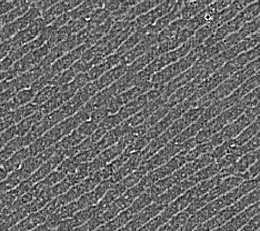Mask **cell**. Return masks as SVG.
I'll use <instances>...</instances> for the list:
<instances>
[{
  "instance_id": "29",
  "label": "cell",
  "mask_w": 260,
  "mask_h": 231,
  "mask_svg": "<svg viewBox=\"0 0 260 231\" xmlns=\"http://www.w3.org/2000/svg\"><path fill=\"white\" fill-rule=\"evenodd\" d=\"M29 151H28V148H22L19 151H17L16 153H14L13 156H11L7 161H5L3 163V167L8 171V173H13V171L19 169L22 163L26 161L27 158H29Z\"/></svg>"
},
{
  "instance_id": "23",
  "label": "cell",
  "mask_w": 260,
  "mask_h": 231,
  "mask_svg": "<svg viewBox=\"0 0 260 231\" xmlns=\"http://www.w3.org/2000/svg\"><path fill=\"white\" fill-rule=\"evenodd\" d=\"M103 6L104 2H100V0H86V2H81V4L77 6L75 9L69 11V15L72 20H77L80 18L88 17L93 10L103 8Z\"/></svg>"
},
{
  "instance_id": "17",
  "label": "cell",
  "mask_w": 260,
  "mask_h": 231,
  "mask_svg": "<svg viewBox=\"0 0 260 231\" xmlns=\"http://www.w3.org/2000/svg\"><path fill=\"white\" fill-rule=\"evenodd\" d=\"M192 35H193V32L191 30H189V29L185 28L184 30H181L179 34L174 36V37H171L170 39L164 41V43L156 45L158 56L160 57L161 55H164V53H167L169 51H173L177 48H179L181 45L186 44L187 41L192 37Z\"/></svg>"
},
{
  "instance_id": "34",
  "label": "cell",
  "mask_w": 260,
  "mask_h": 231,
  "mask_svg": "<svg viewBox=\"0 0 260 231\" xmlns=\"http://www.w3.org/2000/svg\"><path fill=\"white\" fill-rule=\"evenodd\" d=\"M66 103V100H64L63 96L60 93L58 92L57 94H55L54 97L50 98L48 102H46L45 104H43L41 106H39V109L38 111L40 112L43 116H47L51 114L52 111H55L57 109L60 108V107Z\"/></svg>"
},
{
  "instance_id": "56",
  "label": "cell",
  "mask_w": 260,
  "mask_h": 231,
  "mask_svg": "<svg viewBox=\"0 0 260 231\" xmlns=\"http://www.w3.org/2000/svg\"><path fill=\"white\" fill-rule=\"evenodd\" d=\"M73 231H92V230L90 229L89 224H88V222H87V223H85V224H82V226H80V227H78V228L74 229Z\"/></svg>"
},
{
  "instance_id": "8",
  "label": "cell",
  "mask_w": 260,
  "mask_h": 231,
  "mask_svg": "<svg viewBox=\"0 0 260 231\" xmlns=\"http://www.w3.org/2000/svg\"><path fill=\"white\" fill-rule=\"evenodd\" d=\"M177 0H165V2H161L155 8L148 11L147 14L140 16L134 21L136 29H141L153 25L158 19H160L161 17L170 13L175 8Z\"/></svg>"
},
{
  "instance_id": "19",
  "label": "cell",
  "mask_w": 260,
  "mask_h": 231,
  "mask_svg": "<svg viewBox=\"0 0 260 231\" xmlns=\"http://www.w3.org/2000/svg\"><path fill=\"white\" fill-rule=\"evenodd\" d=\"M120 60H121V57L115 52L112 53V55L108 56L107 58H105V60L103 62L96 64V66H92L91 69L87 73L90 81L92 82L94 80H97L100 76H103L105 73H107L108 70L118 66V64H120Z\"/></svg>"
},
{
  "instance_id": "9",
  "label": "cell",
  "mask_w": 260,
  "mask_h": 231,
  "mask_svg": "<svg viewBox=\"0 0 260 231\" xmlns=\"http://www.w3.org/2000/svg\"><path fill=\"white\" fill-rule=\"evenodd\" d=\"M46 23L44 22L43 18H38V19L31 22L27 28L23 29V30L17 32L13 38L10 39L11 45H13V48H19V47L25 46L29 43H31L34 39H36L40 32L46 28Z\"/></svg>"
},
{
  "instance_id": "31",
  "label": "cell",
  "mask_w": 260,
  "mask_h": 231,
  "mask_svg": "<svg viewBox=\"0 0 260 231\" xmlns=\"http://www.w3.org/2000/svg\"><path fill=\"white\" fill-rule=\"evenodd\" d=\"M190 217L191 215L187 210L181 211L179 213H177L176 216L171 218L168 222L165 223L164 226L161 228H159L157 231H177L180 227L184 226Z\"/></svg>"
},
{
  "instance_id": "2",
  "label": "cell",
  "mask_w": 260,
  "mask_h": 231,
  "mask_svg": "<svg viewBox=\"0 0 260 231\" xmlns=\"http://www.w3.org/2000/svg\"><path fill=\"white\" fill-rule=\"evenodd\" d=\"M258 201H260V187L239 199L237 203H235L232 206L221 210L220 212H218L215 217H212L210 220L205 222L200 227L203 228L204 231H212L217 228H220L223 224H226L228 221L232 220L234 217L237 216L238 213L247 209L248 207L257 204Z\"/></svg>"
},
{
  "instance_id": "35",
  "label": "cell",
  "mask_w": 260,
  "mask_h": 231,
  "mask_svg": "<svg viewBox=\"0 0 260 231\" xmlns=\"http://www.w3.org/2000/svg\"><path fill=\"white\" fill-rule=\"evenodd\" d=\"M215 147L212 146L211 142L208 140L206 142H203V144H199L196 147L191 149L189 152H187L185 157H186V161L187 162H190L193 161V160H196L197 158H199L200 156H204L207 155V153H211L214 151Z\"/></svg>"
},
{
  "instance_id": "51",
  "label": "cell",
  "mask_w": 260,
  "mask_h": 231,
  "mask_svg": "<svg viewBox=\"0 0 260 231\" xmlns=\"http://www.w3.org/2000/svg\"><path fill=\"white\" fill-rule=\"evenodd\" d=\"M121 5V0H105L103 8L108 11V13L111 15L112 13L120 7Z\"/></svg>"
},
{
  "instance_id": "3",
  "label": "cell",
  "mask_w": 260,
  "mask_h": 231,
  "mask_svg": "<svg viewBox=\"0 0 260 231\" xmlns=\"http://www.w3.org/2000/svg\"><path fill=\"white\" fill-rule=\"evenodd\" d=\"M205 51H206V47L204 45L196 47V48H193L186 57L180 59V60H178L177 62L169 64V66L165 67L160 71L156 73L152 76L151 82L155 86L167 85L169 81L175 79L176 77H178L180 74L185 73L186 70H188L191 66H193V64L196 63L200 58H202Z\"/></svg>"
},
{
  "instance_id": "22",
  "label": "cell",
  "mask_w": 260,
  "mask_h": 231,
  "mask_svg": "<svg viewBox=\"0 0 260 231\" xmlns=\"http://www.w3.org/2000/svg\"><path fill=\"white\" fill-rule=\"evenodd\" d=\"M211 2L207 0H190V2H184L180 9V18L185 20H190L191 18L196 17L198 14L208 6Z\"/></svg>"
},
{
  "instance_id": "24",
  "label": "cell",
  "mask_w": 260,
  "mask_h": 231,
  "mask_svg": "<svg viewBox=\"0 0 260 231\" xmlns=\"http://www.w3.org/2000/svg\"><path fill=\"white\" fill-rule=\"evenodd\" d=\"M158 57L159 56H158V52H157V47L156 46L152 47V48L147 51L145 55L139 57L138 59H136V60L133 63H130L129 66H127V73L133 74V75L138 74L139 71H141L144 68H146L149 63H151Z\"/></svg>"
},
{
  "instance_id": "57",
  "label": "cell",
  "mask_w": 260,
  "mask_h": 231,
  "mask_svg": "<svg viewBox=\"0 0 260 231\" xmlns=\"http://www.w3.org/2000/svg\"><path fill=\"white\" fill-rule=\"evenodd\" d=\"M253 152H255V155H256L257 158L259 159V158H260V148H258V149H257L256 151H253Z\"/></svg>"
},
{
  "instance_id": "1",
  "label": "cell",
  "mask_w": 260,
  "mask_h": 231,
  "mask_svg": "<svg viewBox=\"0 0 260 231\" xmlns=\"http://www.w3.org/2000/svg\"><path fill=\"white\" fill-rule=\"evenodd\" d=\"M258 187H260V183L258 182L256 178L255 179L246 180L237 188L233 189L232 191H229L228 193L222 195V197L211 201L209 204H207L205 207H203L202 209H199L197 212H194L190 217V219L197 224L198 227H200L205 222L210 220L212 217H215L218 212H220L224 208H227V207L237 203L239 199L245 197V195H247L248 193H250Z\"/></svg>"
},
{
  "instance_id": "46",
  "label": "cell",
  "mask_w": 260,
  "mask_h": 231,
  "mask_svg": "<svg viewBox=\"0 0 260 231\" xmlns=\"http://www.w3.org/2000/svg\"><path fill=\"white\" fill-rule=\"evenodd\" d=\"M97 128H98V124L92 122L91 120H88L82 124H80V126L77 128V131H78L84 138H88L90 137L94 131H96Z\"/></svg>"
},
{
  "instance_id": "27",
  "label": "cell",
  "mask_w": 260,
  "mask_h": 231,
  "mask_svg": "<svg viewBox=\"0 0 260 231\" xmlns=\"http://www.w3.org/2000/svg\"><path fill=\"white\" fill-rule=\"evenodd\" d=\"M148 35L147 31L145 30V28H141V29H136V31H134L132 35L129 36L127 38V40L123 43L118 50L116 51L117 55H119L120 57H122L125 53H127L128 51L132 50L134 47L137 46L141 40L145 38V36Z\"/></svg>"
},
{
  "instance_id": "52",
  "label": "cell",
  "mask_w": 260,
  "mask_h": 231,
  "mask_svg": "<svg viewBox=\"0 0 260 231\" xmlns=\"http://www.w3.org/2000/svg\"><path fill=\"white\" fill-rule=\"evenodd\" d=\"M11 49H13V45H11L10 39L5 40L0 44V61L4 60V59L8 56V53L10 52Z\"/></svg>"
},
{
  "instance_id": "59",
  "label": "cell",
  "mask_w": 260,
  "mask_h": 231,
  "mask_svg": "<svg viewBox=\"0 0 260 231\" xmlns=\"http://www.w3.org/2000/svg\"><path fill=\"white\" fill-rule=\"evenodd\" d=\"M256 179H257V180H258V182L260 183V175H259V176L256 178Z\"/></svg>"
},
{
  "instance_id": "28",
  "label": "cell",
  "mask_w": 260,
  "mask_h": 231,
  "mask_svg": "<svg viewBox=\"0 0 260 231\" xmlns=\"http://www.w3.org/2000/svg\"><path fill=\"white\" fill-rule=\"evenodd\" d=\"M187 22H188V20L181 19V18H179V19H176L175 21L171 22L166 29H164L160 34H158V36H157L158 44L164 43V41L170 39L171 37H174V36H176L177 34H179L181 30H184V29L187 27Z\"/></svg>"
},
{
  "instance_id": "44",
  "label": "cell",
  "mask_w": 260,
  "mask_h": 231,
  "mask_svg": "<svg viewBox=\"0 0 260 231\" xmlns=\"http://www.w3.org/2000/svg\"><path fill=\"white\" fill-rule=\"evenodd\" d=\"M123 121L121 120V118L118 116V114L116 115H109L105 118V119L99 123V128H102L103 130H105L106 133L110 131V130L115 129L116 127L119 126Z\"/></svg>"
},
{
  "instance_id": "45",
  "label": "cell",
  "mask_w": 260,
  "mask_h": 231,
  "mask_svg": "<svg viewBox=\"0 0 260 231\" xmlns=\"http://www.w3.org/2000/svg\"><path fill=\"white\" fill-rule=\"evenodd\" d=\"M64 178H66V176H64L61 171H59L58 169L54 170L50 175L47 176L44 180H41L40 182L43 183L44 187L47 189V188H51L56 186L57 183H59L60 181H62Z\"/></svg>"
},
{
  "instance_id": "54",
  "label": "cell",
  "mask_w": 260,
  "mask_h": 231,
  "mask_svg": "<svg viewBox=\"0 0 260 231\" xmlns=\"http://www.w3.org/2000/svg\"><path fill=\"white\" fill-rule=\"evenodd\" d=\"M197 228H198L197 224L194 223L190 218H189V220L184 224V226L180 227L177 231H193V230H196Z\"/></svg>"
},
{
  "instance_id": "33",
  "label": "cell",
  "mask_w": 260,
  "mask_h": 231,
  "mask_svg": "<svg viewBox=\"0 0 260 231\" xmlns=\"http://www.w3.org/2000/svg\"><path fill=\"white\" fill-rule=\"evenodd\" d=\"M86 138L82 137V136L77 131V129L74 130L73 133H70L69 135L64 136V137L58 142V144H56V147L58 150H61V151H64V150H68L70 149V148H73L77 145H79L80 142L84 141Z\"/></svg>"
},
{
  "instance_id": "43",
  "label": "cell",
  "mask_w": 260,
  "mask_h": 231,
  "mask_svg": "<svg viewBox=\"0 0 260 231\" xmlns=\"http://www.w3.org/2000/svg\"><path fill=\"white\" fill-rule=\"evenodd\" d=\"M240 16L244 18L246 23L259 17L260 16V0H258V2H252L251 4L248 5L247 7L241 11Z\"/></svg>"
},
{
  "instance_id": "42",
  "label": "cell",
  "mask_w": 260,
  "mask_h": 231,
  "mask_svg": "<svg viewBox=\"0 0 260 231\" xmlns=\"http://www.w3.org/2000/svg\"><path fill=\"white\" fill-rule=\"evenodd\" d=\"M43 163L44 162L41 161L38 156L29 157V158H27L26 161L22 163V166L19 169L21 170V173L25 175L27 179H29V178L31 177V175L35 173V171H36Z\"/></svg>"
},
{
  "instance_id": "60",
  "label": "cell",
  "mask_w": 260,
  "mask_h": 231,
  "mask_svg": "<svg viewBox=\"0 0 260 231\" xmlns=\"http://www.w3.org/2000/svg\"><path fill=\"white\" fill-rule=\"evenodd\" d=\"M258 231H260V229H259V230H258Z\"/></svg>"
},
{
  "instance_id": "55",
  "label": "cell",
  "mask_w": 260,
  "mask_h": 231,
  "mask_svg": "<svg viewBox=\"0 0 260 231\" xmlns=\"http://www.w3.org/2000/svg\"><path fill=\"white\" fill-rule=\"evenodd\" d=\"M8 175H9L8 171L6 170L2 166V167H0V182H3L6 179V178L8 177Z\"/></svg>"
},
{
  "instance_id": "12",
  "label": "cell",
  "mask_w": 260,
  "mask_h": 231,
  "mask_svg": "<svg viewBox=\"0 0 260 231\" xmlns=\"http://www.w3.org/2000/svg\"><path fill=\"white\" fill-rule=\"evenodd\" d=\"M112 187L109 180H106L100 182L99 185L93 189V190L87 192L86 194L82 195L78 200L76 201L78 210H84L90 207L96 206L100 200L103 199L104 195L108 192L109 189Z\"/></svg>"
},
{
  "instance_id": "49",
  "label": "cell",
  "mask_w": 260,
  "mask_h": 231,
  "mask_svg": "<svg viewBox=\"0 0 260 231\" xmlns=\"http://www.w3.org/2000/svg\"><path fill=\"white\" fill-rule=\"evenodd\" d=\"M260 229V213L253 217L246 226L242 227L239 231H258Z\"/></svg>"
},
{
  "instance_id": "47",
  "label": "cell",
  "mask_w": 260,
  "mask_h": 231,
  "mask_svg": "<svg viewBox=\"0 0 260 231\" xmlns=\"http://www.w3.org/2000/svg\"><path fill=\"white\" fill-rule=\"evenodd\" d=\"M238 159H239V157L236 155V153L232 152V153H228V155H226L223 158H221L220 160H218V161H216V162H217L218 167H219V169L221 171L223 169L230 167V166H233L236 161H237Z\"/></svg>"
},
{
  "instance_id": "30",
  "label": "cell",
  "mask_w": 260,
  "mask_h": 231,
  "mask_svg": "<svg viewBox=\"0 0 260 231\" xmlns=\"http://www.w3.org/2000/svg\"><path fill=\"white\" fill-rule=\"evenodd\" d=\"M22 148H27V145L25 142V139L23 137H16L11 141H9L7 145H6L2 150H0V160L4 163L7 160L16 153L17 151H19Z\"/></svg>"
},
{
  "instance_id": "20",
  "label": "cell",
  "mask_w": 260,
  "mask_h": 231,
  "mask_svg": "<svg viewBox=\"0 0 260 231\" xmlns=\"http://www.w3.org/2000/svg\"><path fill=\"white\" fill-rule=\"evenodd\" d=\"M200 84V81H198L197 79H193L192 81L189 82V84L185 85L184 87L179 88L178 90H176L171 96L166 100V104L170 107V108H173L174 106L178 105L182 102H185L186 99L190 98L192 94L196 92L197 90V87Z\"/></svg>"
},
{
  "instance_id": "15",
  "label": "cell",
  "mask_w": 260,
  "mask_h": 231,
  "mask_svg": "<svg viewBox=\"0 0 260 231\" xmlns=\"http://www.w3.org/2000/svg\"><path fill=\"white\" fill-rule=\"evenodd\" d=\"M64 159H66V157H64L63 152L61 150H58L48 161L44 162L36 171H35L31 177L29 178V180H30L34 185L37 182H40L41 180H44L47 176L50 175L52 171L59 167V164H60Z\"/></svg>"
},
{
  "instance_id": "18",
  "label": "cell",
  "mask_w": 260,
  "mask_h": 231,
  "mask_svg": "<svg viewBox=\"0 0 260 231\" xmlns=\"http://www.w3.org/2000/svg\"><path fill=\"white\" fill-rule=\"evenodd\" d=\"M127 73V66L126 64H118V66L114 67L112 69L108 70L107 73H105L103 76H100L97 80L92 81L94 86L98 89V91L103 90L105 88H108L114 82H116L118 79Z\"/></svg>"
},
{
  "instance_id": "7",
  "label": "cell",
  "mask_w": 260,
  "mask_h": 231,
  "mask_svg": "<svg viewBox=\"0 0 260 231\" xmlns=\"http://www.w3.org/2000/svg\"><path fill=\"white\" fill-rule=\"evenodd\" d=\"M205 64H206V62H203L202 60H198L196 63L193 64V66H191L188 70H186L185 73L180 74L178 77H176L175 79L169 81L167 85H165L162 98L167 100L176 90H178L179 88L184 87L185 85L189 84V82L192 81L193 79H196L197 76L199 75L200 71H202Z\"/></svg>"
},
{
  "instance_id": "39",
  "label": "cell",
  "mask_w": 260,
  "mask_h": 231,
  "mask_svg": "<svg viewBox=\"0 0 260 231\" xmlns=\"http://www.w3.org/2000/svg\"><path fill=\"white\" fill-rule=\"evenodd\" d=\"M59 90H60V88L48 85L47 87H45L44 89H41V90L38 91L36 94H35V98L32 100V103L39 107L43 104H45L46 102H48L50 98L54 97L55 94H57L59 92Z\"/></svg>"
},
{
  "instance_id": "48",
  "label": "cell",
  "mask_w": 260,
  "mask_h": 231,
  "mask_svg": "<svg viewBox=\"0 0 260 231\" xmlns=\"http://www.w3.org/2000/svg\"><path fill=\"white\" fill-rule=\"evenodd\" d=\"M107 116H109V115L105 107H100V108H96L92 111V114L90 116V120L99 126V123L102 122Z\"/></svg>"
},
{
  "instance_id": "13",
  "label": "cell",
  "mask_w": 260,
  "mask_h": 231,
  "mask_svg": "<svg viewBox=\"0 0 260 231\" xmlns=\"http://www.w3.org/2000/svg\"><path fill=\"white\" fill-rule=\"evenodd\" d=\"M197 183L192 179V177H189L188 179L181 181L177 185L173 186L166 192H164L161 195L155 200V203L161 205L164 207H167L170 203H173L174 200H176L177 198H179L180 195L184 194L185 192H187L189 189L192 188L193 186H196Z\"/></svg>"
},
{
  "instance_id": "25",
  "label": "cell",
  "mask_w": 260,
  "mask_h": 231,
  "mask_svg": "<svg viewBox=\"0 0 260 231\" xmlns=\"http://www.w3.org/2000/svg\"><path fill=\"white\" fill-rule=\"evenodd\" d=\"M34 2H26V0H15V8L10 10L7 15L2 17L3 25H9L15 20L19 19L20 17L25 15L27 11L31 8Z\"/></svg>"
},
{
  "instance_id": "5",
  "label": "cell",
  "mask_w": 260,
  "mask_h": 231,
  "mask_svg": "<svg viewBox=\"0 0 260 231\" xmlns=\"http://www.w3.org/2000/svg\"><path fill=\"white\" fill-rule=\"evenodd\" d=\"M177 155H185L182 142L179 144V142H176L175 140H170L160 151L156 153L155 156H152L151 158L141 162L137 170H139L140 173L145 176L146 174L150 173V171L161 167L162 164L168 162L170 159H173Z\"/></svg>"
},
{
  "instance_id": "16",
  "label": "cell",
  "mask_w": 260,
  "mask_h": 231,
  "mask_svg": "<svg viewBox=\"0 0 260 231\" xmlns=\"http://www.w3.org/2000/svg\"><path fill=\"white\" fill-rule=\"evenodd\" d=\"M143 161H144V158H143V155H141V151L132 153L127 161L123 163L122 167L118 170L117 173L112 175L110 179L108 180L110 181L111 185H115V183L119 182L120 180L125 179V178L128 177L129 175L135 173V171L139 168V166Z\"/></svg>"
},
{
  "instance_id": "50",
  "label": "cell",
  "mask_w": 260,
  "mask_h": 231,
  "mask_svg": "<svg viewBox=\"0 0 260 231\" xmlns=\"http://www.w3.org/2000/svg\"><path fill=\"white\" fill-rule=\"evenodd\" d=\"M57 2H51V0H40V2H34L32 6L35 8H37L41 15H43L45 11L48 10L49 8H51Z\"/></svg>"
},
{
  "instance_id": "37",
  "label": "cell",
  "mask_w": 260,
  "mask_h": 231,
  "mask_svg": "<svg viewBox=\"0 0 260 231\" xmlns=\"http://www.w3.org/2000/svg\"><path fill=\"white\" fill-rule=\"evenodd\" d=\"M35 94H36V92H35L30 88L22 89V90L16 93V96L13 99H10V102H11V104H13L14 108L17 109L21 106H25L29 103H32Z\"/></svg>"
},
{
  "instance_id": "40",
  "label": "cell",
  "mask_w": 260,
  "mask_h": 231,
  "mask_svg": "<svg viewBox=\"0 0 260 231\" xmlns=\"http://www.w3.org/2000/svg\"><path fill=\"white\" fill-rule=\"evenodd\" d=\"M258 148H260V131L256 136H253V137L249 141L246 142L245 145L238 147L233 153H236V155L240 158L241 156L246 155V153L256 151Z\"/></svg>"
},
{
  "instance_id": "26",
  "label": "cell",
  "mask_w": 260,
  "mask_h": 231,
  "mask_svg": "<svg viewBox=\"0 0 260 231\" xmlns=\"http://www.w3.org/2000/svg\"><path fill=\"white\" fill-rule=\"evenodd\" d=\"M153 87H155V85H153L151 81L143 82V84L135 85L133 88L128 89L127 91L120 93V97L122 99L123 104L126 105V104H128L130 102H133V100H135V99H137V98H139L141 96H144L145 93L150 91Z\"/></svg>"
},
{
  "instance_id": "6",
  "label": "cell",
  "mask_w": 260,
  "mask_h": 231,
  "mask_svg": "<svg viewBox=\"0 0 260 231\" xmlns=\"http://www.w3.org/2000/svg\"><path fill=\"white\" fill-rule=\"evenodd\" d=\"M127 147H128V142L126 138L123 137L118 141L117 144L112 145L111 147L100 152L96 158L89 162L90 175L97 173V171L106 167V166L109 164L111 161H114L116 158L119 157L121 153L126 150Z\"/></svg>"
},
{
  "instance_id": "21",
  "label": "cell",
  "mask_w": 260,
  "mask_h": 231,
  "mask_svg": "<svg viewBox=\"0 0 260 231\" xmlns=\"http://www.w3.org/2000/svg\"><path fill=\"white\" fill-rule=\"evenodd\" d=\"M161 3V0H143V2H138L134 7L129 9L127 15L123 18L122 21L132 22L135 21L137 18L148 13L151 9H153Z\"/></svg>"
},
{
  "instance_id": "4",
  "label": "cell",
  "mask_w": 260,
  "mask_h": 231,
  "mask_svg": "<svg viewBox=\"0 0 260 231\" xmlns=\"http://www.w3.org/2000/svg\"><path fill=\"white\" fill-rule=\"evenodd\" d=\"M255 119L256 117L253 116L250 109H247L244 114L238 117L235 121L227 124V126L221 129L219 133L212 136L209 141L211 142L212 146L216 148L217 146L223 144V142L235 139L236 137H238L249 124L255 121Z\"/></svg>"
},
{
  "instance_id": "14",
  "label": "cell",
  "mask_w": 260,
  "mask_h": 231,
  "mask_svg": "<svg viewBox=\"0 0 260 231\" xmlns=\"http://www.w3.org/2000/svg\"><path fill=\"white\" fill-rule=\"evenodd\" d=\"M80 0H61V2H57L51 8L41 15L46 26L51 25L58 17H60L63 14H67L69 11L75 9L77 6L80 5Z\"/></svg>"
},
{
  "instance_id": "10",
  "label": "cell",
  "mask_w": 260,
  "mask_h": 231,
  "mask_svg": "<svg viewBox=\"0 0 260 231\" xmlns=\"http://www.w3.org/2000/svg\"><path fill=\"white\" fill-rule=\"evenodd\" d=\"M157 36L158 35H155V34L146 35L145 38L141 40L137 46L134 47L132 50L128 51L127 53H125V55L121 57L120 63L129 66V64L133 63L136 59H138L139 57L145 55L147 51L150 50L152 47H155L158 44Z\"/></svg>"
},
{
  "instance_id": "58",
  "label": "cell",
  "mask_w": 260,
  "mask_h": 231,
  "mask_svg": "<svg viewBox=\"0 0 260 231\" xmlns=\"http://www.w3.org/2000/svg\"><path fill=\"white\" fill-rule=\"evenodd\" d=\"M193 231H204V230H203L202 227H198L196 230H193Z\"/></svg>"
},
{
  "instance_id": "11",
  "label": "cell",
  "mask_w": 260,
  "mask_h": 231,
  "mask_svg": "<svg viewBox=\"0 0 260 231\" xmlns=\"http://www.w3.org/2000/svg\"><path fill=\"white\" fill-rule=\"evenodd\" d=\"M86 50H87V47L85 45L77 47V48H75L72 51H69L68 53H66V55H63L61 58H59L57 61L52 63V66L50 67L48 73L50 74L52 78H54L56 75L69 69L74 63L80 60L82 53H84Z\"/></svg>"
},
{
  "instance_id": "41",
  "label": "cell",
  "mask_w": 260,
  "mask_h": 231,
  "mask_svg": "<svg viewBox=\"0 0 260 231\" xmlns=\"http://www.w3.org/2000/svg\"><path fill=\"white\" fill-rule=\"evenodd\" d=\"M134 86H135V75L129 74V73H126L121 77V78H119L116 82L112 84V87L115 88V90L117 91L118 94L127 91L128 89L133 88Z\"/></svg>"
},
{
  "instance_id": "53",
  "label": "cell",
  "mask_w": 260,
  "mask_h": 231,
  "mask_svg": "<svg viewBox=\"0 0 260 231\" xmlns=\"http://www.w3.org/2000/svg\"><path fill=\"white\" fill-rule=\"evenodd\" d=\"M15 8V0L10 2V0H5V2H0V17L7 15L10 10Z\"/></svg>"
},
{
  "instance_id": "38",
  "label": "cell",
  "mask_w": 260,
  "mask_h": 231,
  "mask_svg": "<svg viewBox=\"0 0 260 231\" xmlns=\"http://www.w3.org/2000/svg\"><path fill=\"white\" fill-rule=\"evenodd\" d=\"M109 17H110V14L104 8H98L96 10H93L92 13L87 17L88 28L93 29L100 25H103V23L107 20Z\"/></svg>"
},
{
  "instance_id": "36",
  "label": "cell",
  "mask_w": 260,
  "mask_h": 231,
  "mask_svg": "<svg viewBox=\"0 0 260 231\" xmlns=\"http://www.w3.org/2000/svg\"><path fill=\"white\" fill-rule=\"evenodd\" d=\"M220 173V169L219 167H218L217 162H212L211 164L207 166V167L203 168L198 170L196 174H194L192 177V179L196 181V183H199L202 181H205V180H208V179H211V178H214L215 176H217L218 174Z\"/></svg>"
},
{
  "instance_id": "32",
  "label": "cell",
  "mask_w": 260,
  "mask_h": 231,
  "mask_svg": "<svg viewBox=\"0 0 260 231\" xmlns=\"http://www.w3.org/2000/svg\"><path fill=\"white\" fill-rule=\"evenodd\" d=\"M43 117L44 116L41 115L39 111H37L36 114H34L32 116L21 120L18 124H16L17 136H18V137H23V136H26L34 128L35 124L38 123L41 119H43Z\"/></svg>"
}]
</instances>
